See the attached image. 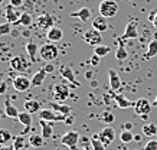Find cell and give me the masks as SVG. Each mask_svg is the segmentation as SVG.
Here are the masks:
<instances>
[{
	"label": "cell",
	"instance_id": "30",
	"mask_svg": "<svg viewBox=\"0 0 157 150\" xmlns=\"http://www.w3.org/2000/svg\"><path fill=\"white\" fill-rule=\"evenodd\" d=\"M156 55H157V39H153L151 42L148 44L147 52L144 53V58L150 59V58H153V56H156Z\"/></svg>",
	"mask_w": 157,
	"mask_h": 150
},
{
	"label": "cell",
	"instance_id": "34",
	"mask_svg": "<svg viewBox=\"0 0 157 150\" xmlns=\"http://www.w3.org/2000/svg\"><path fill=\"white\" fill-rule=\"evenodd\" d=\"M100 120L101 121H104L105 124H111V123H114L115 120V116L113 114V113H109V111H104V113H101L100 114Z\"/></svg>",
	"mask_w": 157,
	"mask_h": 150
},
{
	"label": "cell",
	"instance_id": "26",
	"mask_svg": "<svg viewBox=\"0 0 157 150\" xmlns=\"http://www.w3.org/2000/svg\"><path fill=\"white\" fill-rule=\"evenodd\" d=\"M114 101L117 104L118 108H130V107H134V102L127 100L124 95H120V94H115L114 95Z\"/></svg>",
	"mask_w": 157,
	"mask_h": 150
},
{
	"label": "cell",
	"instance_id": "25",
	"mask_svg": "<svg viewBox=\"0 0 157 150\" xmlns=\"http://www.w3.org/2000/svg\"><path fill=\"white\" fill-rule=\"evenodd\" d=\"M46 71H45V68L42 69H39L38 72L35 74L33 77H32V87H40L45 81V78H46Z\"/></svg>",
	"mask_w": 157,
	"mask_h": 150
},
{
	"label": "cell",
	"instance_id": "48",
	"mask_svg": "<svg viewBox=\"0 0 157 150\" xmlns=\"http://www.w3.org/2000/svg\"><path fill=\"white\" fill-rule=\"evenodd\" d=\"M151 23H153V26H154V28L157 29V13H156V16H154V19H153Z\"/></svg>",
	"mask_w": 157,
	"mask_h": 150
},
{
	"label": "cell",
	"instance_id": "22",
	"mask_svg": "<svg viewBox=\"0 0 157 150\" xmlns=\"http://www.w3.org/2000/svg\"><path fill=\"white\" fill-rule=\"evenodd\" d=\"M25 111H28L29 114H35V113L40 111V102L35 98H30V100H26L25 101Z\"/></svg>",
	"mask_w": 157,
	"mask_h": 150
},
{
	"label": "cell",
	"instance_id": "43",
	"mask_svg": "<svg viewBox=\"0 0 157 150\" xmlns=\"http://www.w3.org/2000/svg\"><path fill=\"white\" fill-rule=\"evenodd\" d=\"M43 68H45V71H46L48 74H51V72H53V71H55V67L52 65V62H48Z\"/></svg>",
	"mask_w": 157,
	"mask_h": 150
},
{
	"label": "cell",
	"instance_id": "18",
	"mask_svg": "<svg viewBox=\"0 0 157 150\" xmlns=\"http://www.w3.org/2000/svg\"><path fill=\"white\" fill-rule=\"evenodd\" d=\"M39 124L42 127V137L45 140L51 139L53 134V121H45V120H39Z\"/></svg>",
	"mask_w": 157,
	"mask_h": 150
},
{
	"label": "cell",
	"instance_id": "3",
	"mask_svg": "<svg viewBox=\"0 0 157 150\" xmlns=\"http://www.w3.org/2000/svg\"><path fill=\"white\" fill-rule=\"evenodd\" d=\"M61 141L63 146H67L72 150H76V144L81 141V136L75 130H69L61 137Z\"/></svg>",
	"mask_w": 157,
	"mask_h": 150
},
{
	"label": "cell",
	"instance_id": "11",
	"mask_svg": "<svg viewBox=\"0 0 157 150\" xmlns=\"http://www.w3.org/2000/svg\"><path fill=\"white\" fill-rule=\"evenodd\" d=\"M59 74H61L62 78H65L67 81H69L74 87H79V83L76 81V77H75V74H74V69H71V68L67 67V65H62V67L59 68Z\"/></svg>",
	"mask_w": 157,
	"mask_h": 150
},
{
	"label": "cell",
	"instance_id": "29",
	"mask_svg": "<svg viewBox=\"0 0 157 150\" xmlns=\"http://www.w3.org/2000/svg\"><path fill=\"white\" fill-rule=\"evenodd\" d=\"M109 52H111V46L104 45V44H101V45H98V46H95V48H94V53H95V55H98L100 58L107 56Z\"/></svg>",
	"mask_w": 157,
	"mask_h": 150
},
{
	"label": "cell",
	"instance_id": "35",
	"mask_svg": "<svg viewBox=\"0 0 157 150\" xmlns=\"http://www.w3.org/2000/svg\"><path fill=\"white\" fill-rule=\"evenodd\" d=\"M13 139L12 134H10V131L5 130V129H0V146H5L7 141H10Z\"/></svg>",
	"mask_w": 157,
	"mask_h": 150
},
{
	"label": "cell",
	"instance_id": "36",
	"mask_svg": "<svg viewBox=\"0 0 157 150\" xmlns=\"http://www.w3.org/2000/svg\"><path fill=\"white\" fill-rule=\"evenodd\" d=\"M120 140L123 143H130V141L134 140V134L133 131H127V130H123L121 134H120Z\"/></svg>",
	"mask_w": 157,
	"mask_h": 150
},
{
	"label": "cell",
	"instance_id": "28",
	"mask_svg": "<svg viewBox=\"0 0 157 150\" xmlns=\"http://www.w3.org/2000/svg\"><path fill=\"white\" fill-rule=\"evenodd\" d=\"M143 134L147 137H156L157 136V126L154 123H147L143 126Z\"/></svg>",
	"mask_w": 157,
	"mask_h": 150
},
{
	"label": "cell",
	"instance_id": "50",
	"mask_svg": "<svg viewBox=\"0 0 157 150\" xmlns=\"http://www.w3.org/2000/svg\"><path fill=\"white\" fill-rule=\"evenodd\" d=\"M153 106L157 107V95H156V98H154V101H153Z\"/></svg>",
	"mask_w": 157,
	"mask_h": 150
},
{
	"label": "cell",
	"instance_id": "32",
	"mask_svg": "<svg viewBox=\"0 0 157 150\" xmlns=\"http://www.w3.org/2000/svg\"><path fill=\"white\" fill-rule=\"evenodd\" d=\"M127 58H128L127 49H125V46L123 44H120V46L117 48V52H115V59L117 61H125Z\"/></svg>",
	"mask_w": 157,
	"mask_h": 150
},
{
	"label": "cell",
	"instance_id": "38",
	"mask_svg": "<svg viewBox=\"0 0 157 150\" xmlns=\"http://www.w3.org/2000/svg\"><path fill=\"white\" fill-rule=\"evenodd\" d=\"M12 33V23L5 22V23H0V38L6 36V35Z\"/></svg>",
	"mask_w": 157,
	"mask_h": 150
},
{
	"label": "cell",
	"instance_id": "19",
	"mask_svg": "<svg viewBox=\"0 0 157 150\" xmlns=\"http://www.w3.org/2000/svg\"><path fill=\"white\" fill-rule=\"evenodd\" d=\"M26 52H28L29 61L30 62H36L38 61V55H39V46L35 42H28L26 44Z\"/></svg>",
	"mask_w": 157,
	"mask_h": 150
},
{
	"label": "cell",
	"instance_id": "7",
	"mask_svg": "<svg viewBox=\"0 0 157 150\" xmlns=\"http://www.w3.org/2000/svg\"><path fill=\"white\" fill-rule=\"evenodd\" d=\"M30 63L32 62L28 61V59L25 58V56H22V55L13 56V58L10 59V67H12V69H14L16 72H25Z\"/></svg>",
	"mask_w": 157,
	"mask_h": 150
},
{
	"label": "cell",
	"instance_id": "14",
	"mask_svg": "<svg viewBox=\"0 0 157 150\" xmlns=\"http://www.w3.org/2000/svg\"><path fill=\"white\" fill-rule=\"evenodd\" d=\"M20 16H22V13L17 10V7H13L12 5H9L6 7V22H9V23H17Z\"/></svg>",
	"mask_w": 157,
	"mask_h": 150
},
{
	"label": "cell",
	"instance_id": "15",
	"mask_svg": "<svg viewBox=\"0 0 157 150\" xmlns=\"http://www.w3.org/2000/svg\"><path fill=\"white\" fill-rule=\"evenodd\" d=\"M5 113H6V117H9V118H16L17 120V117H19V110H17V107L13 106V102L10 100L9 97H6L5 100Z\"/></svg>",
	"mask_w": 157,
	"mask_h": 150
},
{
	"label": "cell",
	"instance_id": "20",
	"mask_svg": "<svg viewBox=\"0 0 157 150\" xmlns=\"http://www.w3.org/2000/svg\"><path fill=\"white\" fill-rule=\"evenodd\" d=\"M108 79H109V87H111L113 91H117L121 87V79H120L115 69H108Z\"/></svg>",
	"mask_w": 157,
	"mask_h": 150
},
{
	"label": "cell",
	"instance_id": "52",
	"mask_svg": "<svg viewBox=\"0 0 157 150\" xmlns=\"http://www.w3.org/2000/svg\"><path fill=\"white\" fill-rule=\"evenodd\" d=\"M2 5H3V0H0V6H2Z\"/></svg>",
	"mask_w": 157,
	"mask_h": 150
},
{
	"label": "cell",
	"instance_id": "40",
	"mask_svg": "<svg viewBox=\"0 0 157 150\" xmlns=\"http://www.w3.org/2000/svg\"><path fill=\"white\" fill-rule=\"evenodd\" d=\"M6 92H7V83L3 78H0V95H3Z\"/></svg>",
	"mask_w": 157,
	"mask_h": 150
},
{
	"label": "cell",
	"instance_id": "42",
	"mask_svg": "<svg viewBox=\"0 0 157 150\" xmlns=\"http://www.w3.org/2000/svg\"><path fill=\"white\" fill-rule=\"evenodd\" d=\"M91 65H92V67H98V65H100V56L95 55V53H94V56L91 58Z\"/></svg>",
	"mask_w": 157,
	"mask_h": 150
},
{
	"label": "cell",
	"instance_id": "39",
	"mask_svg": "<svg viewBox=\"0 0 157 150\" xmlns=\"http://www.w3.org/2000/svg\"><path fill=\"white\" fill-rule=\"evenodd\" d=\"M143 150H157V140L156 139L154 140H148Z\"/></svg>",
	"mask_w": 157,
	"mask_h": 150
},
{
	"label": "cell",
	"instance_id": "27",
	"mask_svg": "<svg viewBox=\"0 0 157 150\" xmlns=\"http://www.w3.org/2000/svg\"><path fill=\"white\" fill-rule=\"evenodd\" d=\"M91 147H92V150H105V144L100 139V133L91 136Z\"/></svg>",
	"mask_w": 157,
	"mask_h": 150
},
{
	"label": "cell",
	"instance_id": "51",
	"mask_svg": "<svg viewBox=\"0 0 157 150\" xmlns=\"http://www.w3.org/2000/svg\"><path fill=\"white\" fill-rule=\"evenodd\" d=\"M56 150H65V149H62V147H58V149Z\"/></svg>",
	"mask_w": 157,
	"mask_h": 150
},
{
	"label": "cell",
	"instance_id": "17",
	"mask_svg": "<svg viewBox=\"0 0 157 150\" xmlns=\"http://www.w3.org/2000/svg\"><path fill=\"white\" fill-rule=\"evenodd\" d=\"M17 120L25 126V130L22 131V136H25L29 131V129L32 127V114H29L28 111H22V113H19Z\"/></svg>",
	"mask_w": 157,
	"mask_h": 150
},
{
	"label": "cell",
	"instance_id": "49",
	"mask_svg": "<svg viewBox=\"0 0 157 150\" xmlns=\"http://www.w3.org/2000/svg\"><path fill=\"white\" fill-rule=\"evenodd\" d=\"M134 140H136V141H140V140H141V137H140V136H134Z\"/></svg>",
	"mask_w": 157,
	"mask_h": 150
},
{
	"label": "cell",
	"instance_id": "46",
	"mask_svg": "<svg viewBox=\"0 0 157 150\" xmlns=\"http://www.w3.org/2000/svg\"><path fill=\"white\" fill-rule=\"evenodd\" d=\"M0 150H14L13 149V146H12V147H9V146H0Z\"/></svg>",
	"mask_w": 157,
	"mask_h": 150
},
{
	"label": "cell",
	"instance_id": "41",
	"mask_svg": "<svg viewBox=\"0 0 157 150\" xmlns=\"http://www.w3.org/2000/svg\"><path fill=\"white\" fill-rule=\"evenodd\" d=\"M9 5H12L13 7H22V5H23V0H10L9 2Z\"/></svg>",
	"mask_w": 157,
	"mask_h": 150
},
{
	"label": "cell",
	"instance_id": "9",
	"mask_svg": "<svg viewBox=\"0 0 157 150\" xmlns=\"http://www.w3.org/2000/svg\"><path fill=\"white\" fill-rule=\"evenodd\" d=\"M69 97V88L63 84H56L53 85V98L56 102H63Z\"/></svg>",
	"mask_w": 157,
	"mask_h": 150
},
{
	"label": "cell",
	"instance_id": "54",
	"mask_svg": "<svg viewBox=\"0 0 157 150\" xmlns=\"http://www.w3.org/2000/svg\"><path fill=\"white\" fill-rule=\"evenodd\" d=\"M115 2H117V0H115Z\"/></svg>",
	"mask_w": 157,
	"mask_h": 150
},
{
	"label": "cell",
	"instance_id": "8",
	"mask_svg": "<svg viewBox=\"0 0 157 150\" xmlns=\"http://www.w3.org/2000/svg\"><path fill=\"white\" fill-rule=\"evenodd\" d=\"M30 87H32V79H29V78L25 77V75H17V77L13 79V88L16 91L25 92V91H28Z\"/></svg>",
	"mask_w": 157,
	"mask_h": 150
},
{
	"label": "cell",
	"instance_id": "21",
	"mask_svg": "<svg viewBox=\"0 0 157 150\" xmlns=\"http://www.w3.org/2000/svg\"><path fill=\"white\" fill-rule=\"evenodd\" d=\"M92 28H94V29H97L98 30V32H101V33H102V32H105V30L108 29V22H107V19H105L104 16H97L95 19L92 20Z\"/></svg>",
	"mask_w": 157,
	"mask_h": 150
},
{
	"label": "cell",
	"instance_id": "6",
	"mask_svg": "<svg viewBox=\"0 0 157 150\" xmlns=\"http://www.w3.org/2000/svg\"><path fill=\"white\" fill-rule=\"evenodd\" d=\"M151 102L148 101L147 98H138L137 101H134V113L137 116L143 117V116H148L151 111Z\"/></svg>",
	"mask_w": 157,
	"mask_h": 150
},
{
	"label": "cell",
	"instance_id": "45",
	"mask_svg": "<svg viewBox=\"0 0 157 150\" xmlns=\"http://www.w3.org/2000/svg\"><path fill=\"white\" fill-rule=\"evenodd\" d=\"M65 123H67L68 126H71L72 123H74V117H72V116H68V117H67V120H65Z\"/></svg>",
	"mask_w": 157,
	"mask_h": 150
},
{
	"label": "cell",
	"instance_id": "13",
	"mask_svg": "<svg viewBox=\"0 0 157 150\" xmlns=\"http://www.w3.org/2000/svg\"><path fill=\"white\" fill-rule=\"evenodd\" d=\"M138 36V30H137V20H130L125 30H124L123 39H136Z\"/></svg>",
	"mask_w": 157,
	"mask_h": 150
},
{
	"label": "cell",
	"instance_id": "10",
	"mask_svg": "<svg viewBox=\"0 0 157 150\" xmlns=\"http://www.w3.org/2000/svg\"><path fill=\"white\" fill-rule=\"evenodd\" d=\"M53 23H55V19L49 13H42L38 17V26H39V29H42V30L48 32L49 29L53 28Z\"/></svg>",
	"mask_w": 157,
	"mask_h": 150
},
{
	"label": "cell",
	"instance_id": "16",
	"mask_svg": "<svg viewBox=\"0 0 157 150\" xmlns=\"http://www.w3.org/2000/svg\"><path fill=\"white\" fill-rule=\"evenodd\" d=\"M91 15H92V12H91L90 7H81L79 10H76V12H72L69 16L71 17H78V19H81L82 23H86L91 19Z\"/></svg>",
	"mask_w": 157,
	"mask_h": 150
},
{
	"label": "cell",
	"instance_id": "31",
	"mask_svg": "<svg viewBox=\"0 0 157 150\" xmlns=\"http://www.w3.org/2000/svg\"><path fill=\"white\" fill-rule=\"evenodd\" d=\"M29 139V144L32 146V147H42L43 146V139L42 136H38V134H32L28 137Z\"/></svg>",
	"mask_w": 157,
	"mask_h": 150
},
{
	"label": "cell",
	"instance_id": "44",
	"mask_svg": "<svg viewBox=\"0 0 157 150\" xmlns=\"http://www.w3.org/2000/svg\"><path fill=\"white\" fill-rule=\"evenodd\" d=\"M124 130H127V131H131V129H133V123H130V121H127V123H124Z\"/></svg>",
	"mask_w": 157,
	"mask_h": 150
},
{
	"label": "cell",
	"instance_id": "1",
	"mask_svg": "<svg viewBox=\"0 0 157 150\" xmlns=\"http://www.w3.org/2000/svg\"><path fill=\"white\" fill-rule=\"evenodd\" d=\"M59 55V49L53 42H46V44L40 45V49H39V56L42 61L45 62H52L58 58Z\"/></svg>",
	"mask_w": 157,
	"mask_h": 150
},
{
	"label": "cell",
	"instance_id": "24",
	"mask_svg": "<svg viewBox=\"0 0 157 150\" xmlns=\"http://www.w3.org/2000/svg\"><path fill=\"white\" fill-rule=\"evenodd\" d=\"M51 108L58 113H61V114H63V116H71V111H72V108L68 104H62V102H56V101L51 102Z\"/></svg>",
	"mask_w": 157,
	"mask_h": 150
},
{
	"label": "cell",
	"instance_id": "47",
	"mask_svg": "<svg viewBox=\"0 0 157 150\" xmlns=\"http://www.w3.org/2000/svg\"><path fill=\"white\" fill-rule=\"evenodd\" d=\"M92 75H94V72H92V71H88V72H85V78H88V79H91V78H92Z\"/></svg>",
	"mask_w": 157,
	"mask_h": 150
},
{
	"label": "cell",
	"instance_id": "53",
	"mask_svg": "<svg viewBox=\"0 0 157 150\" xmlns=\"http://www.w3.org/2000/svg\"><path fill=\"white\" fill-rule=\"evenodd\" d=\"M121 150H128V149H127V147H123V149H121Z\"/></svg>",
	"mask_w": 157,
	"mask_h": 150
},
{
	"label": "cell",
	"instance_id": "33",
	"mask_svg": "<svg viewBox=\"0 0 157 150\" xmlns=\"http://www.w3.org/2000/svg\"><path fill=\"white\" fill-rule=\"evenodd\" d=\"M26 146V139H25V136H17V137H14L13 139V149L14 150H23V147Z\"/></svg>",
	"mask_w": 157,
	"mask_h": 150
},
{
	"label": "cell",
	"instance_id": "5",
	"mask_svg": "<svg viewBox=\"0 0 157 150\" xmlns=\"http://www.w3.org/2000/svg\"><path fill=\"white\" fill-rule=\"evenodd\" d=\"M84 42H85L86 45L95 48V46L102 44V35H101V32H98L97 29L91 28V29H88L85 33H84Z\"/></svg>",
	"mask_w": 157,
	"mask_h": 150
},
{
	"label": "cell",
	"instance_id": "2",
	"mask_svg": "<svg viewBox=\"0 0 157 150\" xmlns=\"http://www.w3.org/2000/svg\"><path fill=\"white\" fill-rule=\"evenodd\" d=\"M118 13V3L115 0H102L100 3V15L105 19L114 17Z\"/></svg>",
	"mask_w": 157,
	"mask_h": 150
},
{
	"label": "cell",
	"instance_id": "12",
	"mask_svg": "<svg viewBox=\"0 0 157 150\" xmlns=\"http://www.w3.org/2000/svg\"><path fill=\"white\" fill-rule=\"evenodd\" d=\"M100 139H101V141L104 143L105 146H109L113 141H114V139H115V131H114V129L113 127H104L102 130L100 131Z\"/></svg>",
	"mask_w": 157,
	"mask_h": 150
},
{
	"label": "cell",
	"instance_id": "4",
	"mask_svg": "<svg viewBox=\"0 0 157 150\" xmlns=\"http://www.w3.org/2000/svg\"><path fill=\"white\" fill-rule=\"evenodd\" d=\"M68 116H63L61 113L55 111L52 108H43L39 111V120H45V121H65Z\"/></svg>",
	"mask_w": 157,
	"mask_h": 150
},
{
	"label": "cell",
	"instance_id": "23",
	"mask_svg": "<svg viewBox=\"0 0 157 150\" xmlns=\"http://www.w3.org/2000/svg\"><path fill=\"white\" fill-rule=\"evenodd\" d=\"M46 38H48L49 42H59L62 38H63V30L56 28V26H53L52 29L48 30V35H46Z\"/></svg>",
	"mask_w": 157,
	"mask_h": 150
},
{
	"label": "cell",
	"instance_id": "37",
	"mask_svg": "<svg viewBox=\"0 0 157 150\" xmlns=\"http://www.w3.org/2000/svg\"><path fill=\"white\" fill-rule=\"evenodd\" d=\"M32 16L29 15V13H22V16H20V19H19V22H17V25H22V26H30L32 25Z\"/></svg>",
	"mask_w": 157,
	"mask_h": 150
}]
</instances>
